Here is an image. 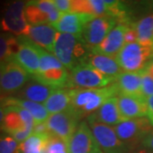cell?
Here are the masks:
<instances>
[{
    "label": "cell",
    "instance_id": "6da1fadb",
    "mask_svg": "<svg viewBox=\"0 0 153 153\" xmlns=\"http://www.w3.org/2000/svg\"><path fill=\"white\" fill-rule=\"evenodd\" d=\"M71 106L83 117L94 113L110 99L118 96L116 83L101 88H74L70 89Z\"/></svg>",
    "mask_w": 153,
    "mask_h": 153
},
{
    "label": "cell",
    "instance_id": "7a4b0ae2",
    "mask_svg": "<svg viewBox=\"0 0 153 153\" xmlns=\"http://www.w3.org/2000/svg\"><path fill=\"white\" fill-rule=\"evenodd\" d=\"M91 51L81 36L58 33L52 54L67 70L71 71L81 65Z\"/></svg>",
    "mask_w": 153,
    "mask_h": 153
},
{
    "label": "cell",
    "instance_id": "3957f363",
    "mask_svg": "<svg viewBox=\"0 0 153 153\" xmlns=\"http://www.w3.org/2000/svg\"><path fill=\"white\" fill-rule=\"evenodd\" d=\"M34 80L45 85L63 88L69 86L67 69L55 55L39 47V69Z\"/></svg>",
    "mask_w": 153,
    "mask_h": 153
},
{
    "label": "cell",
    "instance_id": "277c9868",
    "mask_svg": "<svg viewBox=\"0 0 153 153\" xmlns=\"http://www.w3.org/2000/svg\"><path fill=\"white\" fill-rule=\"evenodd\" d=\"M115 58L123 71L139 72L153 58V48L139 42L125 44Z\"/></svg>",
    "mask_w": 153,
    "mask_h": 153
},
{
    "label": "cell",
    "instance_id": "5b68a950",
    "mask_svg": "<svg viewBox=\"0 0 153 153\" xmlns=\"http://www.w3.org/2000/svg\"><path fill=\"white\" fill-rule=\"evenodd\" d=\"M114 129L121 140L134 152L152 130L153 127L146 117L123 121L114 126Z\"/></svg>",
    "mask_w": 153,
    "mask_h": 153
},
{
    "label": "cell",
    "instance_id": "8992f818",
    "mask_svg": "<svg viewBox=\"0 0 153 153\" xmlns=\"http://www.w3.org/2000/svg\"><path fill=\"white\" fill-rule=\"evenodd\" d=\"M115 82L116 78L106 76L85 64H81L72 69L69 77V86L77 88H101Z\"/></svg>",
    "mask_w": 153,
    "mask_h": 153
},
{
    "label": "cell",
    "instance_id": "52a82bcc",
    "mask_svg": "<svg viewBox=\"0 0 153 153\" xmlns=\"http://www.w3.org/2000/svg\"><path fill=\"white\" fill-rule=\"evenodd\" d=\"M81 116L71 106L59 113L49 115L46 124L50 134L59 137L68 144L81 123Z\"/></svg>",
    "mask_w": 153,
    "mask_h": 153
},
{
    "label": "cell",
    "instance_id": "ba28073f",
    "mask_svg": "<svg viewBox=\"0 0 153 153\" xmlns=\"http://www.w3.org/2000/svg\"><path fill=\"white\" fill-rule=\"evenodd\" d=\"M87 123L91 128L98 146L103 153H131L132 151L117 136L114 127L99 123L88 117Z\"/></svg>",
    "mask_w": 153,
    "mask_h": 153
},
{
    "label": "cell",
    "instance_id": "9c48e42d",
    "mask_svg": "<svg viewBox=\"0 0 153 153\" xmlns=\"http://www.w3.org/2000/svg\"><path fill=\"white\" fill-rule=\"evenodd\" d=\"M117 21L110 16H94L82 30V40L92 49L102 43L110 32L117 26Z\"/></svg>",
    "mask_w": 153,
    "mask_h": 153
},
{
    "label": "cell",
    "instance_id": "30bf717a",
    "mask_svg": "<svg viewBox=\"0 0 153 153\" xmlns=\"http://www.w3.org/2000/svg\"><path fill=\"white\" fill-rule=\"evenodd\" d=\"M26 4L23 1H15L7 7L1 20V28L17 36H27L30 25L25 15Z\"/></svg>",
    "mask_w": 153,
    "mask_h": 153
},
{
    "label": "cell",
    "instance_id": "8fae6325",
    "mask_svg": "<svg viewBox=\"0 0 153 153\" xmlns=\"http://www.w3.org/2000/svg\"><path fill=\"white\" fill-rule=\"evenodd\" d=\"M20 49L11 58L15 62L29 73L35 76L39 69V46L33 44L27 36H20Z\"/></svg>",
    "mask_w": 153,
    "mask_h": 153
},
{
    "label": "cell",
    "instance_id": "7c38bea8",
    "mask_svg": "<svg viewBox=\"0 0 153 153\" xmlns=\"http://www.w3.org/2000/svg\"><path fill=\"white\" fill-rule=\"evenodd\" d=\"M69 153H103L86 121H82L67 144Z\"/></svg>",
    "mask_w": 153,
    "mask_h": 153
},
{
    "label": "cell",
    "instance_id": "4fadbf2b",
    "mask_svg": "<svg viewBox=\"0 0 153 153\" xmlns=\"http://www.w3.org/2000/svg\"><path fill=\"white\" fill-rule=\"evenodd\" d=\"M29 75L13 60H7L0 82V94L15 93L20 90L29 80Z\"/></svg>",
    "mask_w": 153,
    "mask_h": 153
},
{
    "label": "cell",
    "instance_id": "5bb4252c",
    "mask_svg": "<svg viewBox=\"0 0 153 153\" xmlns=\"http://www.w3.org/2000/svg\"><path fill=\"white\" fill-rule=\"evenodd\" d=\"M131 24H117L101 44L91 49L92 53L116 57L125 44L124 34L127 27Z\"/></svg>",
    "mask_w": 153,
    "mask_h": 153
},
{
    "label": "cell",
    "instance_id": "9a60e30c",
    "mask_svg": "<svg viewBox=\"0 0 153 153\" xmlns=\"http://www.w3.org/2000/svg\"><path fill=\"white\" fill-rule=\"evenodd\" d=\"M118 107L123 120L146 117L147 114V100L142 95H124L117 96Z\"/></svg>",
    "mask_w": 153,
    "mask_h": 153
},
{
    "label": "cell",
    "instance_id": "2e32d148",
    "mask_svg": "<svg viewBox=\"0 0 153 153\" xmlns=\"http://www.w3.org/2000/svg\"><path fill=\"white\" fill-rule=\"evenodd\" d=\"M95 16L83 13H67L62 14L60 18L52 26L58 33H69L81 36L85 25Z\"/></svg>",
    "mask_w": 153,
    "mask_h": 153
},
{
    "label": "cell",
    "instance_id": "e0dca14e",
    "mask_svg": "<svg viewBox=\"0 0 153 153\" xmlns=\"http://www.w3.org/2000/svg\"><path fill=\"white\" fill-rule=\"evenodd\" d=\"M57 35L58 32L51 24H38L30 25L27 37L33 44L52 54Z\"/></svg>",
    "mask_w": 153,
    "mask_h": 153
},
{
    "label": "cell",
    "instance_id": "ac0fdd59",
    "mask_svg": "<svg viewBox=\"0 0 153 153\" xmlns=\"http://www.w3.org/2000/svg\"><path fill=\"white\" fill-rule=\"evenodd\" d=\"M82 64L92 66L106 76L117 78L123 71L115 57L91 53L84 59Z\"/></svg>",
    "mask_w": 153,
    "mask_h": 153
},
{
    "label": "cell",
    "instance_id": "d6986e66",
    "mask_svg": "<svg viewBox=\"0 0 153 153\" xmlns=\"http://www.w3.org/2000/svg\"><path fill=\"white\" fill-rule=\"evenodd\" d=\"M88 117L112 127L117 125L124 121L118 107L117 96L108 100L94 113L89 115Z\"/></svg>",
    "mask_w": 153,
    "mask_h": 153
},
{
    "label": "cell",
    "instance_id": "ffe728a7",
    "mask_svg": "<svg viewBox=\"0 0 153 153\" xmlns=\"http://www.w3.org/2000/svg\"><path fill=\"white\" fill-rule=\"evenodd\" d=\"M141 82H142L141 71L139 72L123 71L116 78L115 83L117 84L119 94L139 95L141 92Z\"/></svg>",
    "mask_w": 153,
    "mask_h": 153
},
{
    "label": "cell",
    "instance_id": "44dd1931",
    "mask_svg": "<svg viewBox=\"0 0 153 153\" xmlns=\"http://www.w3.org/2000/svg\"><path fill=\"white\" fill-rule=\"evenodd\" d=\"M56 88L45 85L34 80L24 86L21 95L23 100H31L36 103L44 104Z\"/></svg>",
    "mask_w": 153,
    "mask_h": 153
},
{
    "label": "cell",
    "instance_id": "7402d4cb",
    "mask_svg": "<svg viewBox=\"0 0 153 153\" xmlns=\"http://www.w3.org/2000/svg\"><path fill=\"white\" fill-rule=\"evenodd\" d=\"M71 98L70 89L56 88L44 103L49 115L61 112L71 106Z\"/></svg>",
    "mask_w": 153,
    "mask_h": 153
},
{
    "label": "cell",
    "instance_id": "603a6c76",
    "mask_svg": "<svg viewBox=\"0 0 153 153\" xmlns=\"http://www.w3.org/2000/svg\"><path fill=\"white\" fill-rule=\"evenodd\" d=\"M5 103L6 105H15L28 111L33 117L35 124L45 123L49 116L44 104H39L31 100L18 98L6 99Z\"/></svg>",
    "mask_w": 153,
    "mask_h": 153
},
{
    "label": "cell",
    "instance_id": "cb8c5ba5",
    "mask_svg": "<svg viewBox=\"0 0 153 153\" xmlns=\"http://www.w3.org/2000/svg\"><path fill=\"white\" fill-rule=\"evenodd\" d=\"M4 111L5 115L1 128L2 131L6 132L11 135L22 130H31L33 132V129L27 128L16 106L8 105L4 108Z\"/></svg>",
    "mask_w": 153,
    "mask_h": 153
},
{
    "label": "cell",
    "instance_id": "d4e9b609",
    "mask_svg": "<svg viewBox=\"0 0 153 153\" xmlns=\"http://www.w3.org/2000/svg\"><path fill=\"white\" fill-rule=\"evenodd\" d=\"M138 37V42L153 48V15L140 19L133 23Z\"/></svg>",
    "mask_w": 153,
    "mask_h": 153
},
{
    "label": "cell",
    "instance_id": "484cf974",
    "mask_svg": "<svg viewBox=\"0 0 153 153\" xmlns=\"http://www.w3.org/2000/svg\"><path fill=\"white\" fill-rule=\"evenodd\" d=\"M49 135L50 134H33L25 141L19 144L17 153H43L47 146Z\"/></svg>",
    "mask_w": 153,
    "mask_h": 153
},
{
    "label": "cell",
    "instance_id": "4316f807",
    "mask_svg": "<svg viewBox=\"0 0 153 153\" xmlns=\"http://www.w3.org/2000/svg\"><path fill=\"white\" fill-rule=\"evenodd\" d=\"M25 15L29 25L50 24L49 16L41 10L34 1H29L26 4Z\"/></svg>",
    "mask_w": 153,
    "mask_h": 153
},
{
    "label": "cell",
    "instance_id": "83f0119b",
    "mask_svg": "<svg viewBox=\"0 0 153 153\" xmlns=\"http://www.w3.org/2000/svg\"><path fill=\"white\" fill-rule=\"evenodd\" d=\"M34 3L41 10L49 16V22L51 25L58 22V20L62 15L55 7L53 3V0H38V1H34Z\"/></svg>",
    "mask_w": 153,
    "mask_h": 153
},
{
    "label": "cell",
    "instance_id": "f1b7e54d",
    "mask_svg": "<svg viewBox=\"0 0 153 153\" xmlns=\"http://www.w3.org/2000/svg\"><path fill=\"white\" fill-rule=\"evenodd\" d=\"M19 143L11 134L0 132V153H17Z\"/></svg>",
    "mask_w": 153,
    "mask_h": 153
},
{
    "label": "cell",
    "instance_id": "f546056e",
    "mask_svg": "<svg viewBox=\"0 0 153 153\" xmlns=\"http://www.w3.org/2000/svg\"><path fill=\"white\" fill-rule=\"evenodd\" d=\"M44 153H69L68 146L63 140L50 134Z\"/></svg>",
    "mask_w": 153,
    "mask_h": 153
},
{
    "label": "cell",
    "instance_id": "4dcf8cb0",
    "mask_svg": "<svg viewBox=\"0 0 153 153\" xmlns=\"http://www.w3.org/2000/svg\"><path fill=\"white\" fill-rule=\"evenodd\" d=\"M142 82H141V92L140 94L147 100L153 95V76L150 75L145 70H141Z\"/></svg>",
    "mask_w": 153,
    "mask_h": 153
},
{
    "label": "cell",
    "instance_id": "1f68e13d",
    "mask_svg": "<svg viewBox=\"0 0 153 153\" xmlns=\"http://www.w3.org/2000/svg\"><path fill=\"white\" fill-rule=\"evenodd\" d=\"M12 36L0 33V62L10 60V43Z\"/></svg>",
    "mask_w": 153,
    "mask_h": 153
},
{
    "label": "cell",
    "instance_id": "d6a6232c",
    "mask_svg": "<svg viewBox=\"0 0 153 153\" xmlns=\"http://www.w3.org/2000/svg\"><path fill=\"white\" fill-rule=\"evenodd\" d=\"M137 149L144 153H153V129L146 136Z\"/></svg>",
    "mask_w": 153,
    "mask_h": 153
},
{
    "label": "cell",
    "instance_id": "836d02e7",
    "mask_svg": "<svg viewBox=\"0 0 153 153\" xmlns=\"http://www.w3.org/2000/svg\"><path fill=\"white\" fill-rule=\"evenodd\" d=\"M53 3L61 14L71 12V0H53Z\"/></svg>",
    "mask_w": 153,
    "mask_h": 153
},
{
    "label": "cell",
    "instance_id": "e575fe53",
    "mask_svg": "<svg viewBox=\"0 0 153 153\" xmlns=\"http://www.w3.org/2000/svg\"><path fill=\"white\" fill-rule=\"evenodd\" d=\"M124 39H125V44H131V43L138 42L137 33L133 27V23L127 27L125 34H124Z\"/></svg>",
    "mask_w": 153,
    "mask_h": 153
},
{
    "label": "cell",
    "instance_id": "d590c367",
    "mask_svg": "<svg viewBox=\"0 0 153 153\" xmlns=\"http://www.w3.org/2000/svg\"><path fill=\"white\" fill-rule=\"evenodd\" d=\"M33 134H49L48 127L45 123H37L35 124L33 128Z\"/></svg>",
    "mask_w": 153,
    "mask_h": 153
},
{
    "label": "cell",
    "instance_id": "8d00e7d4",
    "mask_svg": "<svg viewBox=\"0 0 153 153\" xmlns=\"http://www.w3.org/2000/svg\"><path fill=\"white\" fill-rule=\"evenodd\" d=\"M146 117L153 127V95L147 99V114Z\"/></svg>",
    "mask_w": 153,
    "mask_h": 153
},
{
    "label": "cell",
    "instance_id": "74e56055",
    "mask_svg": "<svg viewBox=\"0 0 153 153\" xmlns=\"http://www.w3.org/2000/svg\"><path fill=\"white\" fill-rule=\"evenodd\" d=\"M143 70H145L150 75H152L153 76V58L148 62L147 64H146V66L144 67Z\"/></svg>",
    "mask_w": 153,
    "mask_h": 153
},
{
    "label": "cell",
    "instance_id": "f35d334b",
    "mask_svg": "<svg viewBox=\"0 0 153 153\" xmlns=\"http://www.w3.org/2000/svg\"><path fill=\"white\" fill-rule=\"evenodd\" d=\"M4 115H5V111L4 108L2 107L0 105V129L2 128V125H3V122H4Z\"/></svg>",
    "mask_w": 153,
    "mask_h": 153
},
{
    "label": "cell",
    "instance_id": "ab89813d",
    "mask_svg": "<svg viewBox=\"0 0 153 153\" xmlns=\"http://www.w3.org/2000/svg\"><path fill=\"white\" fill-rule=\"evenodd\" d=\"M6 62H7V61L0 62V82H1V79H2V76H3V73H4V68H5Z\"/></svg>",
    "mask_w": 153,
    "mask_h": 153
},
{
    "label": "cell",
    "instance_id": "60d3db41",
    "mask_svg": "<svg viewBox=\"0 0 153 153\" xmlns=\"http://www.w3.org/2000/svg\"><path fill=\"white\" fill-rule=\"evenodd\" d=\"M131 153H144V152H141L140 150H139V149H136V150H134V152H132Z\"/></svg>",
    "mask_w": 153,
    "mask_h": 153
}]
</instances>
